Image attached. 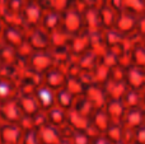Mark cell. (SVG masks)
<instances>
[{
  "label": "cell",
  "mask_w": 145,
  "mask_h": 144,
  "mask_svg": "<svg viewBox=\"0 0 145 144\" xmlns=\"http://www.w3.org/2000/svg\"><path fill=\"white\" fill-rule=\"evenodd\" d=\"M127 81L133 88H141L145 86V71L141 68H131L127 73Z\"/></svg>",
  "instance_id": "1"
},
{
  "label": "cell",
  "mask_w": 145,
  "mask_h": 144,
  "mask_svg": "<svg viewBox=\"0 0 145 144\" xmlns=\"http://www.w3.org/2000/svg\"><path fill=\"white\" fill-rule=\"evenodd\" d=\"M145 120V112L143 110L138 109V107H134L133 110H130L127 114V117H126V121H127L129 126H140Z\"/></svg>",
  "instance_id": "2"
},
{
  "label": "cell",
  "mask_w": 145,
  "mask_h": 144,
  "mask_svg": "<svg viewBox=\"0 0 145 144\" xmlns=\"http://www.w3.org/2000/svg\"><path fill=\"white\" fill-rule=\"evenodd\" d=\"M140 26H141V28H143V32L145 33V17H143L140 19Z\"/></svg>",
  "instance_id": "6"
},
{
  "label": "cell",
  "mask_w": 145,
  "mask_h": 144,
  "mask_svg": "<svg viewBox=\"0 0 145 144\" xmlns=\"http://www.w3.org/2000/svg\"><path fill=\"white\" fill-rule=\"evenodd\" d=\"M123 8L133 14H144L145 0H123Z\"/></svg>",
  "instance_id": "3"
},
{
  "label": "cell",
  "mask_w": 145,
  "mask_h": 144,
  "mask_svg": "<svg viewBox=\"0 0 145 144\" xmlns=\"http://www.w3.org/2000/svg\"><path fill=\"white\" fill-rule=\"evenodd\" d=\"M134 63L138 68H145V46H139L134 48Z\"/></svg>",
  "instance_id": "4"
},
{
  "label": "cell",
  "mask_w": 145,
  "mask_h": 144,
  "mask_svg": "<svg viewBox=\"0 0 145 144\" xmlns=\"http://www.w3.org/2000/svg\"><path fill=\"white\" fill-rule=\"evenodd\" d=\"M143 103L145 105V92H144V94H143Z\"/></svg>",
  "instance_id": "7"
},
{
  "label": "cell",
  "mask_w": 145,
  "mask_h": 144,
  "mask_svg": "<svg viewBox=\"0 0 145 144\" xmlns=\"http://www.w3.org/2000/svg\"><path fill=\"white\" fill-rule=\"evenodd\" d=\"M29 1H36V0H29Z\"/></svg>",
  "instance_id": "8"
},
{
  "label": "cell",
  "mask_w": 145,
  "mask_h": 144,
  "mask_svg": "<svg viewBox=\"0 0 145 144\" xmlns=\"http://www.w3.org/2000/svg\"><path fill=\"white\" fill-rule=\"evenodd\" d=\"M136 142L138 144H145V126L140 128V130L136 133Z\"/></svg>",
  "instance_id": "5"
}]
</instances>
